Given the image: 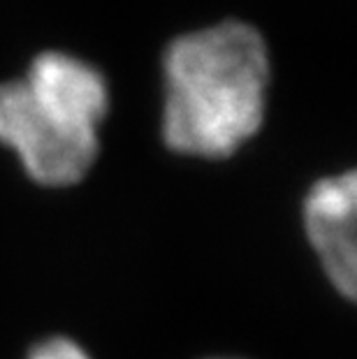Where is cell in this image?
Wrapping results in <instances>:
<instances>
[{"mask_svg":"<svg viewBox=\"0 0 357 359\" xmlns=\"http://www.w3.org/2000/svg\"><path fill=\"white\" fill-rule=\"evenodd\" d=\"M163 72V140L174 154L227 158L260 130L269 58L255 28L227 21L179 37Z\"/></svg>","mask_w":357,"mask_h":359,"instance_id":"1","label":"cell"},{"mask_svg":"<svg viewBox=\"0 0 357 359\" xmlns=\"http://www.w3.org/2000/svg\"><path fill=\"white\" fill-rule=\"evenodd\" d=\"M0 142L19 156L26 174L49 188L79 183L93 167L100 137L24 79L0 83Z\"/></svg>","mask_w":357,"mask_h":359,"instance_id":"2","label":"cell"},{"mask_svg":"<svg viewBox=\"0 0 357 359\" xmlns=\"http://www.w3.org/2000/svg\"><path fill=\"white\" fill-rule=\"evenodd\" d=\"M357 177L344 172L316 181L304 197V227L332 285L353 299L357 290L355 248Z\"/></svg>","mask_w":357,"mask_h":359,"instance_id":"3","label":"cell"},{"mask_svg":"<svg viewBox=\"0 0 357 359\" xmlns=\"http://www.w3.org/2000/svg\"><path fill=\"white\" fill-rule=\"evenodd\" d=\"M24 81L35 93L90 128H100L109 109V90L102 74L93 65L67 53H40L30 63Z\"/></svg>","mask_w":357,"mask_h":359,"instance_id":"4","label":"cell"},{"mask_svg":"<svg viewBox=\"0 0 357 359\" xmlns=\"http://www.w3.org/2000/svg\"><path fill=\"white\" fill-rule=\"evenodd\" d=\"M28 359H93V357L77 341L65 339V336H54V339L37 343L28 353Z\"/></svg>","mask_w":357,"mask_h":359,"instance_id":"5","label":"cell"}]
</instances>
